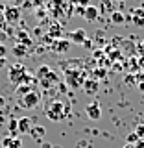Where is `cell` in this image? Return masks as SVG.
<instances>
[{
    "instance_id": "8",
    "label": "cell",
    "mask_w": 144,
    "mask_h": 148,
    "mask_svg": "<svg viewBox=\"0 0 144 148\" xmlns=\"http://www.w3.org/2000/svg\"><path fill=\"white\" fill-rule=\"evenodd\" d=\"M85 113H87V117H89L91 120H98V119H102V108H100L98 100H94V102H91V104H87Z\"/></svg>"
},
{
    "instance_id": "21",
    "label": "cell",
    "mask_w": 144,
    "mask_h": 148,
    "mask_svg": "<svg viewBox=\"0 0 144 148\" xmlns=\"http://www.w3.org/2000/svg\"><path fill=\"white\" fill-rule=\"evenodd\" d=\"M102 9H104L107 15H111V13H113V2H111V0H105V2L102 4Z\"/></svg>"
},
{
    "instance_id": "14",
    "label": "cell",
    "mask_w": 144,
    "mask_h": 148,
    "mask_svg": "<svg viewBox=\"0 0 144 148\" xmlns=\"http://www.w3.org/2000/svg\"><path fill=\"white\" fill-rule=\"evenodd\" d=\"M83 17H85L89 22H94L96 18L100 17V9L96 8V6H87L85 11H83Z\"/></svg>"
},
{
    "instance_id": "34",
    "label": "cell",
    "mask_w": 144,
    "mask_h": 148,
    "mask_svg": "<svg viewBox=\"0 0 144 148\" xmlns=\"http://www.w3.org/2000/svg\"><path fill=\"white\" fill-rule=\"evenodd\" d=\"M43 148H52V145L50 143H43Z\"/></svg>"
},
{
    "instance_id": "40",
    "label": "cell",
    "mask_w": 144,
    "mask_h": 148,
    "mask_svg": "<svg viewBox=\"0 0 144 148\" xmlns=\"http://www.w3.org/2000/svg\"><path fill=\"white\" fill-rule=\"evenodd\" d=\"M0 45H2V43H0Z\"/></svg>"
},
{
    "instance_id": "3",
    "label": "cell",
    "mask_w": 144,
    "mask_h": 148,
    "mask_svg": "<svg viewBox=\"0 0 144 148\" xmlns=\"http://www.w3.org/2000/svg\"><path fill=\"white\" fill-rule=\"evenodd\" d=\"M85 72L81 71L80 67V61H76L74 59L72 63L65 65V82H67L68 87H72V89H78V87L83 85V82H85Z\"/></svg>"
},
{
    "instance_id": "41",
    "label": "cell",
    "mask_w": 144,
    "mask_h": 148,
    "mask_svg": "<svg viewBox=\"0 0 144 148\" xmlns=\"http://www.w3.org/2000/svg\"><path fill=\"white\" fill-rule=\"evenodd\" d=\"M0 9H2V8H0Z\"/></svg>"
},
{
    "instance_id": "18",
    "label": "cell",
    "mask_w": 144,
    "mask_h": 148,
    "mask_svg": "<svg viewBox=\"0 0 144 148\" xmlns=\"http://www.w3.org/2000/svg\"><path fill=\"white\" fill-rule=\"evenodd\" d=\"M13 54H15L17 58H24V56L28 54V50H26V45H20V43H17L15 46H13Z\"/></svg>"
},
{
    "instance_id": "28",
    "label": "cell",
    "mask_w": 144,
    "mask_h": 148,
    "mask_svg": "<svg viewBox=\"0 0 144 148\" xmlns=\"http://www.w3.org/2000/svg\"><path fill=\"white\" fill-rule=\"evenodd\" d=\"M137 50H139V52H141V56H144V41H142V43H139Z\"/></svg>"
},
{
    "instance_id": "36",
    "label": "cell",
    "mask_w": 144,
    "mask_h": 148,
    "mask_svg": "<svg viewBox=\"0 0 144 148\" xmlns=\"http://www.w3.org/2000/svg\"><path fill=\"white\" fill-rule=\"evenodd\" d=\"M2 104H4V100H2V98H0V106H2Z\"/></svg>"
},
{
    "instance_id": "11",
    "label": "cell",
    "mask_w": 144,
    "mask_h": 148,
    "mask_svg": "<svg viewBox=\"0 0 144 148\" xmlns=\"http://www.w3.org/2000/svg\"><path fill=\"white\" fill-rule=\"evenodd\" d=\"M81 87H83V91H85V95H96L100 83H98V80H94V78H87Z\"/></svg>"
},
{
    "instance_id": "37",
    "label": "cell",
    "mask_w": 144,
    "mask_h": 148,
    "mask_svg": "<svg viewBox=\"0 0 144 148\" xmlns=\"http://www.w3.org/2000/svg\"><path fill=\"white\" fill-rule=\"evenodd\" d=\"M111 2H120V0H111Z\"/></svg>"
},
{
    "instance_id": "39",
    "label": "cell",
    "mask_w": 144,
    "mask_h": 148,
    "mask_svg": "<svg viewBox=\"0 0 144 148\" xmlns=\"http://www.w3.org/2000/svg\"><path fill=\"white\" fill-rule=\"evenodd\" d=\"M0 2H8V0H0Z\"/></svg>"
},
{
    "instance_id": "2",
    "label": "cell",
    "mask_w": 144,
    "mask_h": 148,
    "mask_svg": "<svg viewBox=\"0 0 144 148\" xmlns=\"http://www.w3.org/2000/svg\"><path fill=\"white\" fill-rule=\"evenodd\" d=\"M46 9L52 13L54 18H57L59 22H65L74 13V0H50L46 4Z\"/></svg>"
},
{
    "instance_id": "17",
    "label": "cell",
    "mask_w": 144,
    "mask_h": 148,
    "mask_svg": "<svg viewBox=\"0 0 144 148\" xmlns=\"http://www.w3.org/2000/svg\"><path fill=\"white\" fill-rule=\"evenodd\" d=\"M109 18H111L113 24H122V22H126V15H124L122 11H113L109 15Z\"/></svg>"
},
{
    "instance_id": "26",
    "label": "cell",
    "mask_w": 144,
    "mask_h": 148,
    "mask_svg": "<svg viewBox=\"0 0 144 148\" xmlns=\"http://www.w3.org/2000/svg\"><path fill=\"white\" fill-rule=\"evenodd\" d=\"M104 76H105V71H104V69H98V71H94V76H92V78L98 80V78H104Z\"/></svg>"
},
{
    "instance_id": "5",
    "label": "cell",
    "mask_w": 144,
    "mask_h": 148,
    "mask_svg": "<svg viewBox=\"0 0 144 148\" xmlns=\"http://www.w3.org/2000/svg\"><path fill=\"white\" fill-rule=\"evenodd\" d=\"M8 78H9V82L13 83V85H22V83H33L37 82L35 80V76H31L30 72H28V69L24 67L22 63H15V65H11V67L8 69Z\"/></svg>"
},
{
    "instance_id": "29",
    "label": "cell",
    "mask_w": 144,
    "mask_h": 148,
    "mask_svg": "<svg viewBox=\"0 0 144 148\" xmlns=\"http://www.w3.org/2000/svg\"><path fill=\"white\" fill-rule=\"evenodd\" d=\"M133 148H144V141H141V139H139L135 145H133Z\"/></svg>"
},
{
    "instance_id": "13",
    "label": "cell",
    "mask_w": 144,
    "mask_h": 148,
    "mask_svg": "<svg viewBox=\"0 0 144 148\" xmlns=\"http://www.w3.org/2000/svg\"><path fill=\"white\" fill-rule=\"evenodd\" d=\"M70 41H67V39H55L54 41V45H52V50L54 52H57V54H63V52H67L68 48H70Z\"/></svg>"
},
{
    "instance_id": "15",
    "label": "cell",
    "mask_w": 144,
    "mask_h": 148,
    "mask_svg": "<svg viewBox=\"0 0 144 148\" xmlns=\"http://www.w3.org/2000/svg\"><path fill=\"white\" fill-rule=\"evenodd\" d=\"M44 133H46L44 126H33L30 130V135H31V139H35V141H43Z\"/></svg>"
},
{
    "instance_id": "16",
    "label": "cell",
    "mask_w": 144,
    "mask_h": 148,
    "mask_svg": "<svg viewBox=\"0 0 144 148\" xmlns=\"http://www.w3.org/2000/svg\"><path fill=\"white\" fill-rule=\"evenodd\" d=\"M30 91H33V85H31V83H22V85H17L15 95H17V98H22V96L28 95Z\"/></svg>"
},
{
    "instance_id": "38",
    "label": "cell",
    "mask_w": 144,
    "mask_h": 148,
    "mask_svg": "<svg viewBox=\"0 0 144 148\" xmlns=\"http://www.w3.org/2000/svg\"><path fill=\"white\" fill-rule=\"evenodd\" d=\"M52 148H61V146H52Z\"/></svg>"
},
{
    "instance_id": "7",
    "label": "cell",
    "mask_w": 144,
    "mask_h": 148,
    "mask_svg": "<svg viewBox=\"0 0 144 148\" xmlns=\"http://www.w3.org/2000/svg\"><path fill=\"white\" fill-rule=\"evenodd\" d=\"M4 17H6V24H18L22 17V9L18 6H8L4 8Z\"/></svg>"
},
{
    "instance_id": "31",
    "label": "cell",
    "mask_w": 144,
    "mask_h": 148,
    "mask_svg": "<svg viewBox=\"0 0 144 148\" xmlns=\"http://www.w3.org/2000/svg\"><path fill=\"white\" fill-rule=\"evenodd\" d=\"M4 67H6V59L0 58V69H4Z\"/></svg>"
},
{
    "instance_id": "6",
    "label": "cell",
    "mask_w": 144,
    "mask_h": 148,
    "mask_svg": "<svg viewBox=\"0 0 144 148\" xmlns=\"http://www.w3.org/2000/svg\"><path fill=\"white\" fill-rule=\"evenodd\" d=\"M41 104V92L39 91H30L28 95H24L22 98H18V106L22 109H35Z\"/></svg>"
},
{
    "instance_id": "20",
    "label": "cell",
    "mask_w": 144,
    "mask_h": 148,
    "mask_svg": "<svg viewBox=\"0 0 144 148\" xmlns=\"http://www.w3.org/2000/svg\"><path fill=\"white\" fill-rule=\"evenodd\" d=\"M9 132H11L13 137H17V133H18V120L17 119H11V120H9Z\"/></svg>"
},
{
    "instance_id": "1",
    "label": "cell",
    "mask_w": 144,
    "mask_h": 148,
    "mask_svg": "<svg viewBox=\"0 0 144 148\" xmlns=\"http://www.w3.org/2000/svg\"><path fill=\"white\" fill-rule=\"evenodd\" d=\"M44 115L52 122H61L63 119H67L70 115V102L63 100H48L44 104Z\"/></svg>"
},
{
    "instance_id": "19",
    "label": "cell",
    "mask_w": 144,
    "mask_h": 148,
    "mask_svg": "<svg viewBox=\"0 0 144 148\" xmlns=\"http://www.w3.org/2000/svg\"><path fill=\"white\" fill-rule=\"evenodd\" d=\"M17 43L30 46V45H31V41H30V37H28V34H26V32H18V34H17Z\"/></svg>"
},
{
    "instance_id": "23",
    "label": "cell",
    "mask_w": 144,
    "mask_h": 148,
    "mask_svg": "<svg viewBox=\"0 0 144 148\" xmlns=\"http://www.w3.org/2000/svg\"><path fill=\"white\" fill-rule=\"evenodd\" d=\"M74 6H78V8H87V6H89V0H74Z\"/></svg>"
},
{
    "instance_id": "32",
    "label": "cell",
    "mask_w": 144,
    "mask_h": 148,
    "mask_svg": "<svg viewBox=\"0 0 144 148\" xmlns=\"http://www.w3.org/2000/svg\"><path fill=\"white\" fill-rule=\"evenodd\" d=\"M83 46H87V48H91V46H92V43H91V41H89V39H87V41H85V43H83Z\"/></svg>"
},
{
    "instance_id": "25",
    "label": "cell",
    "mask_w": 144,
    "mask_h": 148,
    "mask_svg": "<svg viewBox=\"0 0 144 148\" xmlns=\"http://www.w3.org/2000/svg\"><path fill=\"white\" fill-rule=\"evenodd\" d=\"M6 28V17H4V9H0V30Z\"/></svg>"
},
{
    "instance_id": "4",
    "label": "cell",
    "mask_w": 144,
    "mask_h": 148,
    "mask_svg": "<svg viewBox=\"0 0 144 148\" xmlns=\"http://www.w3.org/2000/svg\"><path fill=\"white\" fill-rule=\"evenodd\" d=\"M35 80L41 85V89H44V91L59 85V76L55 74V71H52L50 65H41V67L37 69L35 71Z\"/></svg>"
},
{
    "instance_id": "10",
    "label": "cell",
    "mask_w": 144,
    "mask_h": 148,
    "mask_svg": "<svg viewBox=\"0 0 144 148\" xmlns=\"http://www.w3.org/2000/svg\"><path fill=\"white\" fill-rule=\"evenodd\" d=\"M68 39H70V43H74V45H83L87 41V34H85L83 28H78V30H72L70 32Z\"/></svg>"
},
{
    "instance_id": "33",
    "label": "cell",
    "mask_w": 144,
    "mask_h": 148,
    "mask_svg": "<svg viewBox=\"0 0 144 148\" xmlns=\"http://www.w3.org/2000/svg\"><path fill=\"white\" fill-rule=\"evenodd\" d=\"M139 80H142V82H144V71H142V72H139Z\"/></svg>"
},
{
    "instance_id": "30",
    "label": "cell",
    "mask_w": 144,
    "mask_h": 148,
    "mask_svg": "<svg viewBox=\"0 0 144 148\" xmlns=\"http://www.w3.org/2000/svg\"><path fill=\"white\" fill-rule=\"evenodd\" d=\"M31 4L37 8V6H43V0H31Z\"/></svg>"
},
{
    "instance_id": "22",
    "label": "cell",
    "mask_w": 144,
    "mask_h": 148,
    "mask_svg": "<svg viewBox=\"0 0 144 148\" xmlns=\"http://www.w3.org/2000/svg\"><path fill=\"white\" fill-rule=\"evenodd\" d=\"M135 133H137V137L141 139V141H144V124H139L137 130H135Z\"/></svg>"
},
{
    "instance_id": "9",
    "label": "cell",
    "mask_w": 144,
    "mask_h": 148,
    "mask_svg": "<svg viewBox=\"0 0 144 148\" xmlns=\"http://www.w3.org/2000/svg\"><path fill=\"white\" fill-rule=\"evenodd\" d=\"M129 21H131V22H133V26H137V28L144 26V9H142V8H135V9H131Z\"/></svg>"
},
{
    "instance_id": "35",
    "label": "cell",
    "mask_w": 144,
    "mask_h": 148,
    "mask_svg": "<svg viewBox=\"0 0 144 148\" xmlns=\"http://www.w3.org/2000/svg\"><path fill=\"white\" fill-rule=\"evenodd\" d=\"M122 148H133V145H128V143H126V145H124Z\"/></svg>"
},
{
    "instance_id": "24",
    "label": "cell",
    "mask_w": 144,
    "mask_h": 148,
    "mask_svg": "<svg viewBox=\"0 0 144 148\" xmlns=\"http://www.w3.org/2000/svg\"><path fill=\"white\" fill-rule=\"evenodd\" d=\"M137 141H139V137H137V133H135V132H133V133H131V135H129V137H128V145H135V143H137Z\"/></svg>"
},
{
    "instance_id": "12",
    "label": "cell",
    "mask_w": 144,
    "mask_h": 148,
    "mask_svg": "<svg viewBox=\"0 0 144 148\" xmlns=\"http://www.w3.org/2000/svg\"><path fill=\"white\" fill-rule=\"evenodd\" d=\"M18 120V133H30V130L33 128V120L31 117H20Z\"/></svg>"
},
{
    "instance_id": "27",
    "label": "cell",
    "mask_w": 144,
    "mask_h": 148,
    "mask_svg": "<svg viewBox=\"0 0 144 148\" xmlns=\"http://www.w3.org/2000/svg\"><path fill=\"white\" fill-rule=\"evenodd\" d=\"M6 56H8V48H6L4 45H0V58L6 59Z\"/></svg>"
}]
</instances>
